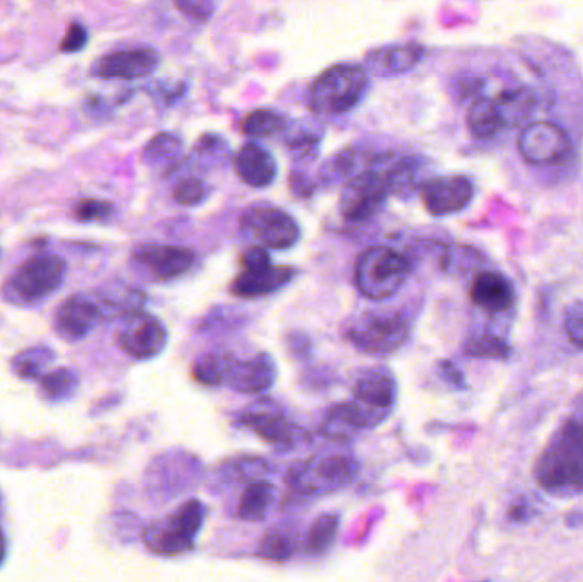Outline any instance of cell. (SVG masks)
Here are the masks:
<instances>
[{
    "mask_svg": "<svg viewBox=\"0 0 583 582\" xmlns=\"http://www.w3.org/2000/svg\"><path fill=\"white\" fill-rule=\"evenodd\" d=\"M537 487L558 499L583 494V419H568L549 437L534 465Z\"/></svg>",
    "mask_w": 583,
    "mask_h": 582,
    "instance_id": "1",
    "label": "cell"
},
{
    "mask_svg": "<svg viewBox=\"0 0 583 582\" xmlns=\"http://www.w3.org/2000/svg\"><path fill=\"white\" fill-rule=\"evenodd\" d=\"M358 473L360 463L352 454H323L295 463L285 482L297 497L312 499L345 489Z\"/></svg>",
    "mask_w": 583,
    "mask_h": 582,
    "instance_id": "2",
    "label": "cell"
},
{
    "mask_svg": "<svg viewBox=\"0 0 583 582\" xmlns=\"http://www.w3.org/2000/svg\"><path fill=\"white\" fill-rule=\"evenodd\" d=\"M369 88V72L357 64L333 65L314 81L309 106L321 117H338L352 111Z\"/></svg>",
    "mask_w": 583,
    "mask_h": 582,
    "instance_id": "3",
    "label": "cell"
},
{
    "mask_svg": "<svg viewBox=\"0 0 583 582\" xmlns=\"http://www.w3.org/2000/svg\"><path fill=\"white\" fill-rule=\"evenodd\" d=\"M411 272L413 265L399 251L389 246H370L357 258L353 280L362 296L382 301L405 286Z\"/></svg>",
    "mask_w": 583,
    "mask_h": 582,
    "instance_id": "4",
    "label": "cell"
},
{
    "mask_svg": "<svg viewBox=\"0 0 583 582\" xmlns=\"http://www.w3.org/2000/svg\"><path fill=\"white\" fill-rule=\"evenodd\" d=\"M207 518V506L198 499H190L176 507L166 518L147 526L144 542L147 548L162 557L183 555L195 548L197 536Z\"/></svg>",
    "mask_w": 583,
    "mask_h": 582,
    "instance_id": "5",
    "label": "cell"
},
{
    "mask_svg": "<svg viewBox=\"0 0 583 582\" xmlns=\"http://www.w3.org/2000/svg\"><path fill=\"white\" fill-rule=\"evenodd\" d=\"M410 325L398 313L365 311L343 326L348 344L369 356L384 357L401 349L410 338Z\"/></svg>",
    "mask_w": 583,
    "mask_h": 582,
    "instance_id": "6",
    "label": "cell"
},
{
    "mask_svg": "<svg viewBox=\"0 0 583 582\" xmlns=\"http://www.w3.org/2000/svg\"><path fill=\"white\" fill-rule=\"evenodd\" d=\"M67 263L58 255H36L24 262L4 286V299L16 306H35L62 286Z\"/></svg>",
    "mask_w": 583,
    "mask_h": 582,
    "instance_id": "7",
    "label": "cell"
},
{
    "mask_svg": "<svg viewBox=\"0 0 583 582\" xmlns=\"http://www.w3.org/2000/svg\"><path fill=\"white\" fill-rule=\"evenodd\" d=\"M241 231L270 250H289L302 236L299 222L273 205L249 207L241 217Z\"/></svg>",
    "mask_w": 583,
    "mask_h": 582,
    "instance_id": "8",
    "label": "cell"
},
{
    "mask_svg": "<svg viewBox=\"0 0 583 582\" xmlns=\"http://www.w3.org/2000/svg\"><path fill=\"white\" fill-rule=\"evenodd\" d=\"M391 195L386 173L367 169L348 178L340 193V212L348 222L370 221Z\"/></svg>",
    "mask_w": 583,
    "mask_h": 582,
    "instance_id": "9",
    "label": "cell"
},
{
    "mask_svg": "<svg viewBox=\"0 0 583 582\" xmlns=\"http://www.w3.org/2000/svg\"><path fill=\"white\" fill-rule=\"evenodd\" d=\"M236 424L254 432L265 443L280 451L294 448L304 439V431L287 417L282 408L272 400H260L237 414Z\"/></svg>",
    "mask_w": 583,
    "mask_h": 582,
    "instance_id": "10",
    "label": "cell"
},
{
    "mask_svg": "<svg viewBox=\"0 0 583 582\" xmlns=\"http://www.w3.org/2000/svg\"><path fill=\"white\" fill-rule=\"evenodd\" d=\"M118 344L135 361H151L168 347V328L157 316L137 311L127 316L118 333Z\"/></svg>",
    "mask_w": 583,
    "mask_h": 582,
    "instance_id": "11",
    "label": "cell"
},
{
    "mask_svg": "<svg viewBox=\"0 0 583 582\" xmlns=\"http://www.w3.org/2000/svg\"><path fill=\"white\" fill-rule=\"evenodd\" d=\"M132 262L157 282H171L188 274L197 263V253L185 246L145 243L132 253Z\"/></svg>",
    "mask_w": 583,
    "mask_h": 582,
    "instance_id": "12",
    "label": "cell"
},
{
    "mask_svg": "<svg viewBox=\"0 0 583 582\" xmlns=\"http://www.w3.org/2000/svg\"><path fill=\"white\" fill-rule=\"evenodd\" d=\"M389 414V408L372 407L353 398L352 402L336 403L331 407L321 425V434L335 443H347L357 432L381 425Z\"/></svg>",
    "mask_w": 583,
    "mask_h": 582,
    "instance_id": "13",
    "label": "cell"
},
{
    "mask_svg": "<svg viewBox=\"0 0 583 582\" xmlns=\"http://www.w3.org/2000/svg\"><path fill=\"white\" fill-rule=\"evenodd\" d=\"M104 320L103 308L96 294H74L60 304L53 318L58 337L67 342L86 338Z\"/></svg>",
    "mask_w": 583,
    "mask_h": 582,
    "instance_id": "14",
    "label": "cell"
},
{
    "mask_svg": "<svg viewBox=\"0 0 583 582\" xmlns=\"http://www.w3.org/2000/svg\"><path fill=\"white\" fill-rule=\"evenodd\" d=\"M517 147L527 163L549 164L566 156V152L570 151V139L556 123H527L520 132Z\"/></svg>",
    "mask_w": 583,
    "mask_h": 582,
    "instance_id": "15",
    "label": "cell"
},
{
    "mask_svg": "<svg viewBox=\"0 0 583 582\" xmlns=\"http://www.w3.org/2000/svg\"><path fill=\"white\" fill-rule=\"evenodd\" d=\"M420 197L432 216H452L473 202V181L466 176L432 178L420 187Z\"/></svg>",
    "mask_w": 583,
    "mask_h": 582,
    "instance_id": "16",
    "label": "cell"
},
{
    "mask_svg": "<svg viewBox=\"0 0 583 582\" xmlns=\"http://www.w3.org/2000/svg\"><path fill=\"white\" fill-rule=\"evenodd\" d=\"M161 64V57L152 48H132L108 53L91 65V74L98 79L133 81L149 76Z\"/></svg>",
    "mask_w": 583,
    "mask_h": 582,
    "instance_id": "17",
    "label": "cell"
},
{
    "mask_svg": "<svg viewBox=\"0 0 583 582\" xmlns=\"http://www.w3.org/2000/svg\"><path fill=\"white\" fill-rule=\"evenodd\" d=\"M277 362L272 354L258 352L248 359H237L227 378L226 386L239 393L260 395L272 390L277 383Z\"/></svg>",
    "mask_w": 583,
    "mask_h": 582,
    "instance_id": "18",
    "label": "cell"
},
{
    "mask_svg": "<svg viewBox=\"0 0 583 582\" xmlns=\"http://www.w3.org/2000/svg\"><path fill=\"white\" fill-rule=\"evenodd\" d=\"M297 275V270L289 265H266V267L244 270L232 280L231 292L244 299L270 296L289 286Z\"/></svg>",
    "mask_w": 583,
    "mask_h": 582,
    "instance_id": "19",
    "label": "cell"
},
{
    "mask_svg": "<svg viewBox=\"0 0 583 582\" xmlns=\"http://www.w3.org/2000/svg\"><path fill=\"white\" fill-rule=\"evenodd\" d=\"M469 297L474 306L488 313H503L514 306L515 287L500 272L485 270L474 277L469 287Z\"/></svg>",
    "mask_w": 583,
    "mask_h": 582,
    "instance_id": "20",
    "label": "cell"
},
{
    "mask_svg": "<svg viewBox=\"0 0 583 582\" xmlns=\"http://www.w3.org/2000/svg\"><path fill=\"white\" fill-rule=\"evenodd\" d=\"M425 55V48L416 43L406 45H387L376 48L365 57L367 72L377 77L401 76L415 69Z\"/></svg>",
    "mask_w": 583,
    "mask_h": 582,
    "instance_id": "21",
    "label": "cell"
},
{
    "mask_svg": "<svg viewBox=\"0 0 583 582\" xmlns=\"http://www.w3.org/2000/svg\"><path fill=\"white\" fill-rule=\"evenodd\" d=\"M398 396V381L387 367L365 369L353 385V398L372 407L393 410Z\"/></svg>",
    "mask_w": 583,
    "mask_h": 582,
    "instance_id": "22",
    "label": "cell"
},
{
    "mask_svg": "<svg viewBox=\"0 0 583 582\" xmlns=\"http://www.w3.org/2000/svg\"><path fill=\"white\" fill-rule=\"evenodd\" d=\"M234 169L241 180L253 188L270 187L277 178V161L263 147L248 142L234 158Z\"/></svg>",
    "mask_w": 583,
    "mask_h": 582,
    "instance_id": "23",
    "label": "cell"
},
{
    "mask_svg": "<svg viewBox=\"0 0 583 582\" xmlns=\"http://www.w3.org/2000/svg\"><path fill=\"white\" fill-rule=\"evenodd\" d=\"M275 497H277V489L272 482L261 477L249 480L237 501V518L249 523L263 521L270 513Z\"/></svg>",
    "mask_w": 583,
    "mask_h": 582,
    "instance_id": "24",
    "label": "cell"
},
{
    "mask_svg": "<svg viewBox=\"0 0 583 582\" xmlns=\"http://www.w3.org/2000/svg\"><path fill=\"white\" fill-rule=\"evenodd\" d=\"M498 115L503 127L515 129L529 120L534 115L537 106V98L534 91L529 88L508 89L495 99Z\"/></svg>",
    "mask_w": 583,
    "mask_h": 582,
    "instance_id": "25",
    "label": "cell"
},
{
    "mask_svg": "<svg viewBox=\"0 0 583 582\" xmlns=\"http://www.w3.org/2000/svg\"><path fill=\"white\" fill-rule=\"evenodd\" d=\"M142 158L149 168L156 169L161 175L173 173L183 158V140L179 139L178 135L168 132L156 135L145 146Z\"/></svg>",
    "mask_w": 583,
    "mask_h": 582,
    "instance_id": "26",
    "label": "cell"
},
{
    "mask_svg": "<svg viewBox=\"0 0 583 582\" xmlns=\"http://www.w3.org/2000/svg\"><path fill=\"white\" fill-rule=\"evenodd\" d=\"M236 356L226 350H210L207 354L198 357L191 367V376L198 385L217 388L226 385L231 374Z\"/></svg>",
    "mask_w": 583,
    "mask_h": 582,
    "instance_id": "27",
    "label": "cell"
},
{
    "mask_svg": "<svg viewBox=\"0 0 583 582\" xmlns=\"http://www.w3.org/2000/svg\"><path fill=\"white\" fill-rule=\"evenodd\" d=\"M81 376L72 367H58L40 378V388L48 402L62 403L76 395Z\"/></svg>",
    "mask_w": 583,
    "mask_h": 582,
    "instance_id": "28",
    "label": "cell"
},
{
    "mask_svg": "<svg viewBox=\"0 0 583 582\" xmlns=\"http://www.w3.org/2000/svg\"><path fill=\"white\" fill-rule=\"evenodd\" d=\"M338 530H340L338 514H323L314 519L304 538V552L309 555H324L333 547Z\"/></svg>",
    "mask_w": 583,
    "mask_h": 582,
    "instance_id": "29",
    "label": "cell"
},
{
    "mask_svg": "<svg viewBox=\"0 0 583 582\" xmlns=\"http://www.w3.org/2000/svg\"><path fill=\"white\" fill-rule=\"evenodd\" d=\"M466 120L469 132L476 139H490L503 127L495 101L486 98L476 99L473 105L469 106Z\"/></svg>",
    "mask_w": 583,
    "mask_h": 582,
    "instance_id": "30",
    "label": "cell"
},
{
    "mask_svg": "<svg viewBox=\"0 0 583 582\" xmlns=\"http://www.w3.org/2000/svg\"><path fill=\"white\" fill-rule=\"evenodd\" d=\"M55 352L47 345H38L19 352L11 362V369L19 378L40 379L47 367L55 361Z\"/></svg>",
    "mask_w": 583,
    "mask_h": 582,
    "instance_id": "31",
    "label": "cell"
},
{
    "mask_svg": "<svg viewBox=\"0 0 583 582\" xmlns=\"http://www.w3.org/2000/svg\"><path fill=\"white\" fill-rule=\"evenodd\" d=\"M297 538L289 528H273L268 531L258 547V557L268 562H285L295 553Z\"/></svg>",
    "mask_w": 583,
    "mask_h": 582,
    "instance_id": "32",
    "label": "cell"
},
{
    "mask_svg": "<svg viewBox=\"0 0 583 582\" xmlns=\"http://www.w3.org/2000/svg\"><path fill=\"white\" fill-rule=\"evenodd\" d=\"M287 127V122L282 115H278L272 110L251 111L244 117L241 123V129L244 134L253 139H263V137H272L278 132H283Z\"/></svg>",
    "mask_w": 583,
    "mask_h": 582,
    "instance_id": "33",
    "label": "cell"
},
{
    "mask_svg": "<svg viewBox=\"0 0 583 582\" xmlns=\"http://www.w3.org/2000/svg\"><path fill=\"white\" fill-rule=\"evenodd\" d=\"M464 354L473 359L505 361L512 354V349L503 338L495 337V335H480V337L469 338L464 344Z\"/></svg>",
    "mask_w": 583,
    "mask_h": 582,
    "instance_id": "34",
    "label": "cell"
},
{
    "mask_svg": "<svg viewBox=\"0 0 583 582\" xmlns=\"http://www.w3.org/2000/svg\"><path fill=\"white\" fill-rule=\"evenodd\" d=\"M418 169L420 166L416 163V159L408 158L399 161L393 168L386 171L387 185H389L391 195H398V197L410 195L416 188Z\"/></svg>",
    "mask_w": 583,
    "mask_h": 582,
    "instance_id": "35",
    "label": "cell"
},
{
    "mask_svg": "<svg viewBox=\"0 0 583 582\" xmlns=\"http://www.w3.org/2000/svg\"><path fill=\"white\" fill-rule=\"evenodd\" d=\"M283 132H285V144L290 147V151L302 156L316 154L321 135L312 125H307V122L294 123V125H287Z\"/></svg>",
    "mask_w": 583,
    "mask_h": 582,
    "instance_id": "36",
    "label": "cell"
},
{
    "mask_svg": "<svg viewBox=\"0 0 583 582\" xmlns=\"http://www.w3.org/2000/svg\"><path fill=\"white\" fill-rule=\"evenodd\" d=\"M208 195H210V190L200 178H186V180L179 181L173 192L174 200L178 204L186 205V207H197V205L203 204Z\"/></svg>",
    "mask_w": 583,
    "mask_h": 582,
    "instance_id": "37",
    "label": "cell"
},
{
    "mask_svg": "<svg viewBox=\"0 0 583 582\" xmlns=\"http://www.w3.org/2000/svg\"><path fill=\"white\" fill-rule=\"evenodd\" d=\"M563 328L570 342L583 349V301H575L566 308Z\"/></svg>",
    "mask_w": 583,
    "mask_h": 582,
    "instance_id": "38",
    "label": "cell"
},
{
    "mask_svg": "<svg viewBox=\"0 0 583 582\" xmlns=\"http://www.w3.org/2000/svg\"><path fill=\"white\" fill-rule=\"evenodd\" d=\"M113 214V205L103 200H82L74 209L77 221H106Z\"/></svg>",
    "mask_w": 583,
    "mask_h": 582,
    "instance_id": "39",
    "label": "cell"
},
{
    "mask_svg": "<svg viewBox=\"0 0 583 582\" xmlns=\"http://www.w3.org/2000/svg\"><path fill=\"white\" fill-rule=\"evenodd\" d=\"M285 347L289 350L290 356L299 359V361H306L314 354L311 337L307 333L297 332V330L287 333Z\"/></svg>",
    "mask_w": 583,
    "mask_h": 582,
    "instance_id": "40",
    "label": "cell"
},
{
    "mask_svg": "<svg viewBox=\"0 0 583 582\" xmlns=\"http://www.w3.org/2000/svg\"><path fill=\"white\" fill-rule=\"evenodd\" d=\"M272 263V258L268 255L265 246L253 245L248 250L243 251L241 255V267L244 270H253V268L266 267Z\"/></svg>",
    "mask_w": 583,
    "mask_h": 582,
    "instance_id": "41",
    "label": "cell"
},
{
    "mask_svg": "<svg viewBox=\"0 0 583 582\" xmlns=\"http://www.w3.org/2000/svg\"><path fill=\"white\" fill-rule=\"evenodd\" d=\"M87 43V31L82 24L74 23L70 26L67 35H65L64 40H62V45H60V50L62 52L74 53L79 52L82 48L86 47Z\"/></svg>",
    "mask_w": 583,
    "mask_h": 582,
    "instance_id": "42",
    "label": "cell"
},
{
    "mask_svg": "<svg viewBox=\"0 0 583 582\" xmlns=\"http://www.w3.org/2000/svg\"><path fill=\"white\" fill-rule=\"evenodd\" d=\"M353 164L352 154L350 152H343L335 159H331L330 163L324 166V180L333 181L340 176L347 175L348 169Z\"/></svg>",
    "mask_w": 583,
    "mask_h": 582,
    "instance_id": "43",
    "label": "cell"
},
{
    "mask_svg": "<svg viewBox=\"0 0 583 582\" xmlns=\"http://www.w3.org/2000/svg\"><path fill=\"white\" fill-rule=\"evenodd\" d=\"M440 374L444 376L445 381L449 385L454 386L457 390H464L466 388V381H464V374L461 369L454 364V362L440 361Z\"/></svg>",
    "mask_w": 583,
    "mask_h": 582,
    "instance_id": "44",
    "label": "cell"
},
{
    "mask_svg": "<svg viewBox=\"0 0 583 582\" xmlns=\"http://www.w3.org/2000/svg\"><path fill=\"white\" fill-rule=\"evenodd\" d=\"M7 555V540L4 531L0 530V564L4 562Z\"/></svg>",
    "mask_w": 583,
    "mask_h": 582,
    "instance_id": "45",
    "label": "cell"
},
{
    "mask_svg": "<svg viewBox=\"0 0 583 582\" xmlns=\"http://www.w3.org/2000/svg\"><path fill=\"white\" fill-rule=\"evenodd\" d=\"M0 507H2V501H0Z\"/></svg>",
    "mask_w": 583,
    "mask_h": 582,
    "instance_id": "46",
    "label": "cell"
}]
</instances>
